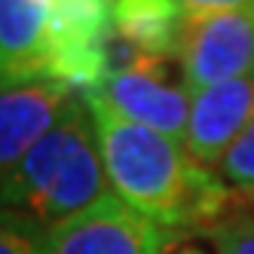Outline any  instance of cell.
<instances>
[{"label": "cell", "mask_w": 254, "mask_h": 254, "mask_svg": "<svg viewBox=\"0 0 254 254\" xmlns=\"http://www.w3.org/2000/svg\"><path fill=\"white\" fill-rule=\"evenodd\" d=\"M49 0H0V86L46 83Z\"/></svg>", "instance_id": "9c48e42d"}, {"label": "cell", "mask_w": 254, "mask_h": 254, "mask_svg": "<svg viewBox=\"0 0 254 254\" xmlns=\"http://www.w3.org/2000/svg\"><path fill=\"white\" fill-rule=\"evenodd\" d=\"M178 62L190 92L254 77V9L187 12Z\"/></svg>", "instance_id": "277c9868"}, {"label": "cell", "mask_w": 254, "mask_h": 254, "mask_svg": "<svg viewBox=\"0 0 254 254\" xmlns=\"http://www.w3.org/2000/svg\"><path fill=\"white\" fill-rule=\"evenodd\" d=\"M46 224L25 211L0 208V254H40Z\"/></svg>", "instance_id": "8fae6325"}, {"label": "cell", "mask_w": 254, "mask_h": 254, "mask_svg": "<svg viewBox=\"0 0 254 254\" xmlns=\"http://www.w3.org/2000/svg\"><path fill=\"white\" fill-rule=\"evenodd\" d=\"M117 0H49L43 77L86 95L111 74Z\"/></svg>", "instance_id": "3957f363"}, {"label": "cell", "mask_w": 254, "mask_h": 254, "mask_svg": "<svg viewBox=\"0 0 254 254\" xmlns=\"http://www.w3.org/2000/svg\"><path fill=\"white\" fill-rule=\"evenodd\" d=\"M92 95H98L104 104H111L126 120L147 126V129L172 141L184 144L187 138L193 92L187 86L169 83L166 59L135 56L126 67L111 70Z\"/></svg>", "instance_id": "8992f818"}, {"label": "cell", "mask_w": 254, "mask_h": 254, "mask_svg": "<svg viewBox=\"0 0 254 254\" xmlns=\"http://www.w3.org/2000/svg\"><path fill=\"white\" fill-rule=\"evenodd\" d=\"M254 120V77L227 80L217 86L196 89L190 101V123L184 150L202 169H217V162L233 147V141Z\"/></svg>", "instance_id": "52a82bcc"}, {"label": "cell", "mask_w": 254, "mask_h": 254, "mask_svg": "<svg viewBox=\"0 0 254 254\" xmlns=\"http://www.w3.org/2000/svg\"><path fill=\"white\" fill-rule=\"evenodd\" d=\"M111 193L95 123L83 95L34 144L0 184V208L25 211L52 227Z\"/></svg>", "instance_id": "7a4b0ae2"}, {"label": "cell", "mask_w": 254, "mask_h": 254, "mask_svg": "<svg viewBox=\"0 0 254 254\" xmlns=\"http://www.w3.org/2000/svg\"><path fill=\"white\" fill-rule=\"evenodd\" d=\"M217 254H254V211H236L211 224L205 233Z\"/></svg>", "instance_id": "4fadbf2b"}, {"label": "cell", "mask_w": 254, "mask_h": 254, "mask_svg": "<svg viewBox=\"0 0 254 254\" xmlns=\"http://www.w3.org/2000/svg\"><path fill=\"white\" fill-rule=\"evenodd\" d=\"M83 98L117 199L172 233H205L227 217L230 187L217 172L193 162L181 141L126 120L92 92Z\"/></svg>", "instance_id": "6da1fadb"}, {"label": "cell", "mask_w": 254, "mask_h": 254, "mask_svg": "<svg viewBox=\"0 0 254 254\" xmlns=\"http://www.w3.org/2000/svg\"><path fill=\"white\" fill-rule=\"evenodd\" d=\"M184 12H236L254 9V0H178Z\"/></svg>", "instance_id": "5bb4252c"}, {"label": "cell", "mask_w": 254, "mask_h": 254, "mask_svg": "<svg viewBox=\"0 0 254 254\" xmlns=\"http://www.w3.org/2000/svg\"><path fill=\"white\" fill-rule=\"evenodd\" d=\"M162 254H217L214 251V245L208 248L205 242H199V239H193V233H172L169 230V242H166V251Z\"/></svg>", "instance_id": "9a60e30c"}, {"label": "cell", "mask_w": 254, "mask_h": 254, "mask_svg": "<svg viewBox=\"0 0 254 254\" xmlns=\"http://www.w3.org/2000/svg\"><path fill=\"white\" fill-rule=\"evenodd\" d=\"M80 92L59 83L0 86V184L56 126Z\"/></svg>", "instance_id": "ba28073f"}, {"label": "cell", "mask_w": 254, "mask_h": 254, "mask_svg": "<svg viewBox=\"0 0 254 254\" xmlns=\"http://www.w3.org/2000/svg\"><path fill=\"white\" fill-rule=\"evenodd\" d=\"M217 178L239 193H254V120L233 141V147L217 162Z\"/></svg>", "instance_id": "7c38bea8"}, {"label": "cell", "mask_w": 254, "mask_h": 254, "mask_svg": "<svg viewBox=\"0 0 254 254\" xmlns=\"http://www.w3.org/2000/svg\"><path fill=\"white\" fill-rule=\"evenodd\" d=\"M166 242L169 230L107 193L67 221L46 227L40 254H162Z\"/></svg>", "instance_id": "5b68a950"}, {"label": "cell", "mask_w": 254, "mask_h": 254, "mask_svg": "<svg viewBox=\"0 0 254 254\" xmlns=\"http://www.w3.org/2000/svg\"><path fill=\"white\" fill-rule=\"evenodd\" d=\"M184 22L187 12L178 0H117L114 3V37L132 46L138 56H178Z\"/></svg>", "instance_id": "30bf717a"}, {"label": "cell", "mask_w": 254, "mask_h": 254, "mask_svg": "<svg viewBox=\"0 0 254 254\" xmlns=\"http://www.w3.org/2000/svg\"><path fill=\"white\" fill-rule=\"evenodd\" d=\"M251 208H254V193H251Z\"/></svg>", "instance_id": "2e32d148"}]
</instances>
